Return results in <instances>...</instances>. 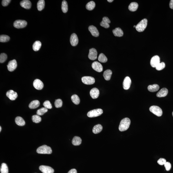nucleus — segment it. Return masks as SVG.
<instances>
[{"label": "nucleus", "mask_w": 173, "mask_h": 173, "mask_svg": "<svg viewBox=\"0 0 173 173\" xmlns=\"http://www.w3.org/2000/svg\"><path fill=\"white\" fill-rule=\"evenodd\" d=\"M130 124V120L129 118H124L121 120L119 125V129L120 131H126L129 128Z\"/></svg>", "instance_id": "f257e3e1"}, {"label": "nucleus", "mask_w": 173, "mask_h": 173, "mask_svg": "<svg viewBox=\"0 0 173 173\" xmlns=\"http://www.w3.org/2000/svg\"><path fill=\"white\" fill-rule=\"evenodd\" d=\"M37 152L40 154H50L52 153V150L51 147L46 145H44L37 148Z\"/></svg>", "instance_id": "f03ea898"}, {"label": "nucleus", "mask_w": 173, "mask_h": 173, "mask_svg": "<svg viewBox=\"0 0 173 173\" xmlns=\"http://www.w3.org/2000/svg\"><path fill=\"white\" fill-rule=\"evenodd\" d=\"M148 24V20L146 19H144L138 23L136 26V29L138 32H143L145 29Z\"/></svg>", "instance_id": "7ed1b4c3"}, {"label": "nucleus", "mask_w": 173, "mask_h": 173, "mask_svg": "<svg viewBox=\"0 0 173 173\" xmlns=\"http://www.w3.org/2000/svg\"><path fill=\"white\" fill-rule=\"evenodd\" d=\"M103 113V111L101 109H94L88 112L87 115L90 118L95 117L101 115Z\"/></svg>", "instance_id": "20e7f679"}, {"label": "nucleus", "mask_w": 173, "mask_h": 173, "mask_svg": "<svg viewBox=\"0 0 173 173\" xmlns=\"http://www.w3.org/2000/svg\"><path fill=\"white\" fill-rule=\"evenodd\" d=\"M149 110L155 115L157 116H161L163 114V111L159 107L157 106H153L149 108Z\"/></svg>", "instance_id": "39448f33"}, {"label": "nucleus", "mask_w": 173, "mask_h": 173, "mask_svg": "<svg viewBox=\"0 0 173 173\" xmlns=\"http://www.w3.org/2000/svg\"><path fill=\"white\" fill-rule=\"evenodd\" d=\"M27 24V22L26 21L19 20L14 21L13 25L14 27L17 29H20L25 27Z\"/></svg>", "instance_id": "423d86ee"}, {"label": "nucleus", "mask_w": 173, "mask_h": 173, "mask_svg": "<svg viewBox=\"0 0 173 173\" xmlns=\"http://www.w3.org/2000/svg\"><path fill=\"white\" fill-rule=\"evenodd\" d=\"M81 80L84 84L86 85L93 84L95 82V79L92 77L84 76L82 77L81 78Z\"/></svg>", "instance_id": "0eeeda50"}, {"label": "nucleus", "mask_w": 173, "mask_h": 173, "mask_svg": "<svg viewBox=\"0 0 173 173\" xmlns=\"http://www.w3.org/2000/svg\"><path fill=\"white\" fill-rule=\"evenodd\" d=\"M17 67V63L15 59L11 60L8 62L7 65L8 70L10 72H13Z\"/></svg>", "instance_id": "6e6552de"}, {"label": "nucleus", "mask_w": 173, "mask_h": 173, "mask_svg": "<svg viewBox=\"0 0 173 173\" xmlns=\"http://www.w3.org/2000/svg\"><path fill=\"white\" fill-rule=\"evenodd\" d=\"M160 63V58L158 56H155L153 57L150 61V64L153 67H156Z\"/></svg>", "instance_id": "1a4fd4ad"}, {"label": "nucleus", "mask_w": 173, "mask_h": 173, "mask_svg": "<svg viewBox=\"0 0 173 173\" xmlns=\"http://www.w3.org/2000/svg\"><path fill=\"white\" fill-rule=\"evenodd\" d=\"M39 169L43 173H53L54 171L50 166H40Z\"/></svg>", "instance_id": "9d476101"}, {"label": "nucleus", "mask_w": 173, "mask_h": 173, "mask_svg": "<svg viewBox=\"0 0 173 173\" xmlns=\"http://www.w3.org/2000/svg\"><path fill=\"white\" fill-rule=\"evenodd\" d=\"M33 85L34 87L37 90H41L44 87V84L42 81L39 79H36L33 82Z\"/></svg>", "instance_id": "9b49d317"}, {"label": "nucleus", "mask_w": 173, "mask_h": 173, "mask_svg": "<svg viewBox=\"0 0 173 173\" xmlns=\"http://www.w3.org/2000/svg\"><path fill=\"white\" fill-rule=\"evenodd\" d=\"M131 80L129 77H126L123 82V87L125 90H128L130 88L131 84Z\"/></svg>", "instance_id": "f8f14e48"}, {"label": "nucleus", "mask_w": 173, "mask_h": 173, "mask_svg": "<svg viewBox=\"0 0 173 173\" xmlns=\"http://www.w3.org/2000/svg\"><path fill=\"white\" fill-rule=\"evenodd\" d=\"M79 40L77 36L75 33L71 35L70 38V42L71 45L73 46H76L78 43Z\"/></svg>", "instance_id": "ddd939ff"}, {"label": "nucleus", "mask_w": 173, "mask_h": 173, "mask_svg": "<svg viewBox=\"0 0 173 173\" xmlns=\"http://www.w3.org/2000/svg\"><path fill=\"white\" fill-rule=\"evenodd\" d=\"M92 67L94 70L98 72H102L103 70L102 65L101 63L97 61L94 62L92 63Z\"/></svg>", "instance_id": "4468645a"}, {"label": "nucleus", "mask_w": 173, "mask_h": 173, "mask_svg": "<svg viewBox=\"0 0 173 173\" xmlns=\"http://www.w3.org/2000/svg\"><path fill=\"white\" fill-rule=\"evenodd\" d=\"M6 96L10 100H14L17 98V93L13 90H10L8 91L6 93Z\"/></svg>", "instance_id": "2eb2a0df"}, {"label": "nucleus", "mask_w": 173, "mask_h": 173, "mask_svg": "<svg viewBox=\"0 0 173 173\" xmlns=\"http://www.w3.org/2000/svg\"><path fill=\"white\" fill-rule=\"evenodd\" d=\"M98 53L97 50L94 48L90 49L88 57L90 60H94L97 58Z\"/></svg>", "instance_id": "dca6fc26"}, {"label": "nucleus", "mask_w": 173, "mask_h": 173, "mask_svg": "<svg viewBox=\"0 0 173 173\" xmlns=\"http://www.w3.org/2000/svg\"><path fill=\"white\" fill-rule=\"evenodd\" d=\"M111 23V21L107 17H104L103 18L102 21L100 23V25L106 28H108L110 27L109 23Z\"/></svg>", "instance_id": "f3484780"}, {"label": "nucleus", "mask_w": 173, "mask_h": 173, "mask_svg": "<svg viewBox=\"0 0 173 173\" xmlns=\"http://www.w3.org/2000/svg\"><path fill=\"white\" fill-rule=\"evenodd\" d=\"M89 30L93 36L98 37L99 35V32L97 28L93 25H91L89 27Z\"/></svg>", "instance_id": "a211bd4d"}, {"label": "nucleus", "mask_w": 173, "mask_h": 173, "mask_svg": "<svg viewBox=\"0 0 173 173\" xmlns=\"http://www.w3.org/2000/svg\"><path fill=\"white\" fill-rule=\"evenodd\" d=\"M20 5L22 7L26 9H30L32 6V3L30 1L28 0H23L21 1L20 3Z\"/></svg>", "instance_id": "6ab92c4d"}, {"label": "nucleus", "mask_w": 173, "mask_h": 173, "mask_svg": "<svg viewBox=\"0 0 173 173\" xmlns=\"http://www.w3.org/2000/svg\"><path fill=\"white\" fill-rule=\"evenodd\" d=\"M90 94L93 99H97L99 96V90L97 88H93L90 91Z\"/></svg>", "instance_id": "aec40b11"}, {"label": "nucleus", "mask_w": 173, "mask_h": 173, "mask_svg": "<svg viewBox=\"0 0 173 173\" xmlns=\"http://www.w3.org/2000/svg\"><path fill=\"white\" fill-rule=\"evenodd\" d=\"M168 93V90L166 88L161 89L157 93V96L159 98L166 97Z\"/></svg>", "instance_id": "412c9836"}, {"label": "nucleus", "mask_w": 173, "mask_h": 173, "mask_svg": "<svg viewBox=\"0 0 173 173\" xmlns=\"http://www.w3.org/2000/svg\"><path fill=\"white\" fill-rule=\"evenodd\" d=\"M113 32L115 36L121 37L123 36V32L120 28H116L115 29L113 30Z\"/></svg>", "instance_id": "4be33fe9"}, {"label": "nucleus", "mask_w": 173, "mask_h": 173, "mask_svg": "<svg viewBox=\"0 0 173 173\" xmlns=\"http://www.w3.org/2000/svg\"><path fill=\"white\" fill-rule=\"evenodd\" d=\"M40 103L38 100H35L31 102L29 105V107L30 109H36L39 106Z\"/></svg>", "instance_id": "5701e85b"}, {"label": "nucleus", "mask_w": 173, "mask_h": 173, "mask_svg": "<svg viewBox=\"0 0 173 173\" xmlns=\"http://www.w3.org/2000/svg\"><path fill=\"white\" fill-rule=\"evenodd\" d=\"M81 142H82V140L80 137L75 136L72 139V143L73 145L79 146L81 144Z\"/></svg>", "instance_id": "b1692460"}, {"label": "nucleus", "mask_w": 173, "mask_h": 173, "mask_svg": "<svg viewBox=\"0 0 173 173\" xmlns=\"http://www.w3.org/2000/svg\"><path fill=\"white\" fill-rule=\"evenodd\" d=\"M112 74V71L111 70H107L104 72L103 76L106 80L109 81L111 79Z\"/></svg>", "instance_id": "393cba45"}, {"label": "nucleus", "mask_w": 173, "mask_h": 173, "mask_svg": "<svg viewBox=\"0 0 173 173\" xmlns=\"http://www.w3.org/2000/svg\"><path fill=\"white\" fill-rule=\"evenodd\" d=\"M148 91L151 92H155L159 90V86L158 84H154L148 86Z\"/></svg>", "instance_id": "a878e982"}, {"label": "nucleus", "mask_w": 173, "mask_h": 173, "mask_svg": "<svg viewBox=\"0 0 173 173\" xmlns=\"http://www.w3.org/2000/svg\"><path fill=\"white\" fill-rule=\"evenodd\" d=\"M102 129V126L101 124H98L94 127L93 129V132L94 134H98L101 132Z\"/></svg>", "instance_id": "bb28decb"}, {"label": "nucleus", "mask_w": 173, "mask_h": 173, "mask_svg": "<svg viewBox=\"0 0 173 173\" xmlns=\"http://www.w3.org/2000/svg\"><path fill=\"white\" fill-rule=\"evenodd\" d=\"M15 122L18 126H23L25 124V122L23 118L21 117H17L15 119Z\"/></svg>", "instance_id": "cd10ccee"}, {"label": "nucleus", "mask_w": 173, "mask_h": 173, "mask_svg": "<svg viewBox=\"0 0 173 173\" xmlns=\"http://www.w3.org/2000/svg\"><path fill=\"white\" fill-rule=\"evenodd\" d=\"M138 4L135 2H132L130 4L129 6V9L130 11L132 12L135 11L138 9Z\"/></svg>", "instance_id": "c85d7f7f"}, {"label": "nucleus", "mask_w": 173, "mask_h": 173, "mask_svg": "<svg viewBox=\"0 0 173 173\" xmlns=\"http://www.w3.org/2000/svg\"><path fill=\"white\" fill-rule=\"evenodd\" d=\"M42 46V43L39 41H36L34 42L32 46V48L34 51H39Z\"/></svg>", "instance_id": "c756f323"}, {"label": "nucleus", "mask_w": 173, "mask_h": 173, "mask_svg": "<svg viewBox=\"0 0 173 173\" xmlns=\"http://www.w3.org/2000/svg\"><path fill=\"white\" fill-rule=\"evenodd\" d=\"M45 6V2L44 0H40L38 2L37 8L39 11H41L44 8Z\"/></svg>", "instance_id": "7c9ffc66"}, {"label": "nucleus", "mask_w": 173, "mask_h": 173, "mask_svg": "<svg viewBox=\"0 0 173 173\" xmlns=\"http://www.w3.org/2000/svg\"><path fill=\"white\" fill-rule=\"evenodd\" d=\"M96 4L93 1H91L87 3L86 5V8L89 10H92L95 7Z\"/></svg>", "instance_id": "2f4dec72"}, {"label": "nucleus", "mask_w": 173, "mask_h": 173, "mask_svg": "<svg viewBox=\"0 0 173 173\" xmlns=\"http://www.w3.org/2000/svg\"><path fill=\"white\" fill-rule=\"evenodd\" d=\"M61 8L62 12L64 13H66L68 10V5L66 1L63 0L62 2Z\"/></svg>", "instance_id": "473e14b6"}, {"label": "nucleus", "mask_w": 173, "mask_h": 173, "mask_svg": "<svg viewBox=\"0 0 173 173\" xmlns=\"http://www.w3.org/2000/svg\"><path fill=\"white\" fill-rule=\"evenodd\" d=\"M71 100L72 102L75 105H78L80 103V99L78 96L76 95H73L71 97Z\"/></svg>", "instance_id": "72a5a7b5"}, {"label": "nucleus", "mask_w": 173, "mask_h": 173, "mask_svg": "<svg viewBox=\"0 0 173 173\" xmlns=\"http://www.w3.org/2000/svg\"><path fill=\"white\" fill-rule=\"evenodd\" d=\"M1 173H8V169L6 164L4 163L2 164L0 167Z\"/></svg>", "instance_id": "f704fd0d"}, {"label": "nucleus", "mask_w": 173, "mask_h": 173, "mask_svg": "<svg viewBox=\"0 0 173 173\" xmlns=\"http://www.w3.org/2000/svg\"><path fill=\"white\" fill-rule=\"evenodd\" d=\"M98 60L100 62L105 63L108 61V58L106 57L103 53H101L98 58Z\"/></svg>", "instance_id": "c9c22d12"}, {"label": "nucleus", "mask_w": 173, "mask_h": 173, "mask_svg": "<svg viewBox=\"0 0 173 173\" xmlns=\"http://www.w3.org/2000/svg\"><path fill=\"white\" fill-rule=\"evenodd\" d=\"M10 38L8 36L5 35H2L0 36V42H5L9 41Z\"/></svg>", "instance_id": "e433bc0d"}, {"label": "nucleus", "mask_w": 173, "mask_h": 173, "mask_svg": "<svg viewBox=\"0 0 173 173\" xmlns=\"http://www.w3.org/2000/svg\"><path fill=\"white\" fill-rule=\"evenodd\" d=\"M32 120L33 122L35 123H39L42 120V118L40 117V116L38 115H35L32 116Z\"/></svg>", "instance_id": "4c0bfd02"}, {"label": "nucleus", "mask_w": 173, "mask_h": 173, "mask_svg": "<svg viewBox=\"0 0 173 173\" xmlns=\"http://www.w3.org/2000/svg\"><path fill=\"white\" fill-rule=\"evenodd\" d=\"M48 111V109L44 107V108H42L38 110L37 112V114L39 116L42 115L44 114L47 112Z\"/></svg>", "instance_id": "58836bf2"}, {"label": "nucleus", "mask_w": 173, "mask_h": 173, "mask_svg": "<svg viewBox=\"0 0 173 173\" xmlns=\"http://www.w3.org/2000/svg\"><path fill=\"white\" fill-rule=\"evenodd\" d=\"M62 101L61 99H57L55 100V105L56 108H61L62 107Z\"/></svg>", "instance_id": "ea45409f"}, {"label": "nucleus", "mask_w": 173, "mask_h": 173, "mask_svg": "<svg viewBox=\"0 0 173 173\" xmlns=\"http://www.w3.org/2000/svg\"><path fill=\"white\" fill-rule=\"evenodd\" d=\"M7 56L5 53H1L0 55V62L3 63L7 59Z\"/></svg>", "instance_id": "a19ab883"}, {"label": "nucleus", "mask_w": 173, "mask_h": 173, "mask_svg": "<svg viewBox=\"0 0 173 173\" xmlns=\"http://www.w3.org/2000/svg\"><path fill=\"white\" fill-rule=\"evenodd\" d=\"M43 105L45 108L47 109H51L52 108V105L50 102L48 100L45 102L43 104Z\"/></svg>", "instance_id": "79ce46f5"}, {"label": "nucleus", "mask_w": 173, "mask_h": 173, "mask_svg": "<svg viewBox=\"0 0 173 173\" xmlns=\"http://www.w3.org/2000/svg\"><path fill=\"white\" fill-rule=\"evenodd\" d=\"M166 65H165V63L164 62H160L159 64L156 67V70L158 71H160L163 70L164 68H165Z\"/></svg>", "instance_id": "37998d69"}, {"label": "nucleus", "mask_w": 173, "mask_h": 173, "mask_svg": "<svg viewBox=\"0 0 173 173\" xmlns=\"http://www.w3.org/2000/svg\"><path fill=\"white\" fill-rule=\"evenodd\" d=\"M166 159L164 158H161L159 159L157 161V163L159 164V165H165V164L166 162Z\"/></svg>", "instance_id": "c03bdc74"}, {"label": "nucleus", "mask_w": 173, "mask_h": 173, "mask_svg": "<svg viewBox=\"0 0 173 173\" xmlns=\"http://www.w3.org/2000/svg\"><path fill=\"white\" fill-rule=\"evenodd\" d=\"M164 165H165V167L166 171H169L170 170L171 168V165L170 163L169 162H166V163Z\"/></svg>", "instance_id": "a18cd8bd"}, {"label": "nucleus", "mask_w": 173, "mask_h": 173, "mask_svg": "<svg viewBox=\"0 0 173 173\" xmlns=\"http://www.w3.org/2000/svg\"><path fill=\"white\" fill-rule=\"evenodd\" d=\"M11 1L10 0H3L2 2V5L4 6H7Z\"/></svg>", "instance_id": "49530a36"}, {"label": "nucleus", "mask_w": 173, "mask_h": 173, "mask_svg": "<svg viewBox=\"0 0 173 173\" xmlns=\"http://www.w3.org/2000/svg\"><path fill=\"white\" fill-rule=\"evenodd\" d=\"M68 173H77V171L76 170L73 169L69 171Z\"/></svg>", "instance_id": "de8ad7c7"}, {"label": "nucleus", "mask_w": 173, "mask_h": 173, "mask_svg": "<svg viewBox=\"0 0 173 173\" xmlns=\"http://www.w3.org/2000/svg\"><path fill=\"white\" fill-rule=\"evenodd\" d=\"M169 6L171 9H173V0H171L170 1Z\"/></svg>", "instance_id": "09e8293b"}, {"label": "nucleus", "mask_w": 173, "mask_h": 173, "mask_svg": "<svg viewBox=\"0 0 173 173\" xmlns=\"http://www.w3.org/2000/svg\"><path fill=\"white\" fill-rule=\"evenodd\" d=\"M113 1V0H108V1L109 2H112Z\"/></svg>", "instance_id": "8fccbe9b"}, {"label": "nucleus", "mask_w": 173, "mask_h": 173, "mask_svg": "<svg viewBox=\"0 0 173 173\" xmlns=\"http://www.w3.org/2000/svg\"><path fill=\"white\" fill-rule=\"evenodd\" d=\"M1 127H0V132L1 131Z\"/></svg>", "instance_id": "3c124183"}, {"label": "nucleus", "mask_w": 173, "mask_h": 173, "mask_svg": "<svg viewBox=\"0 0 173 173\" xmlns=\"http://www.w3.org/2000/svg\"><path fill=\"white\" fill-rule=\"evenodd\" d=\"M136 25H134V28H135V27L136 28Z\"/></svg>", "instance_id": "603ef678"}, {"label": "nucleus", "mask_w": 173, "mask_h": 173, "mask_svg": "<svg viewBox=\"0 0 173 173\" xmlns=\"http://www.w3.org/2000/svg\"><path fill=\"white\" fill-rule=\"evenodd\" d=\"M172 115H173V113H172Z\"/></svg>", "instance_id": "864d4df0"}]
</instances>
